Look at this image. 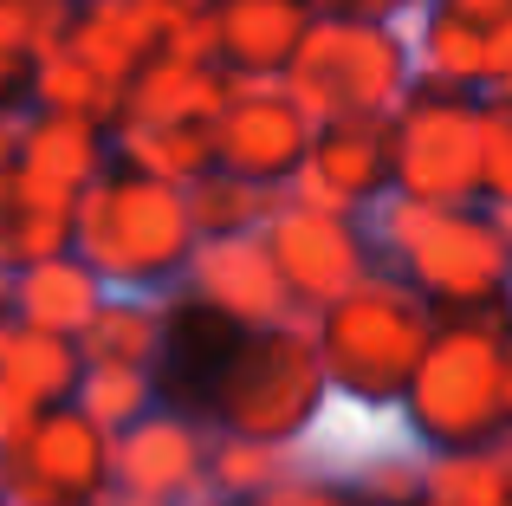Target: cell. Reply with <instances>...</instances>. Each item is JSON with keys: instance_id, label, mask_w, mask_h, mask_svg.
<instances>
[{"instance_id": "6da1fadb", "label": "cell", "mask_w": 512, "mask_h": 506, "mask_svg": "<svg viewBox=\"0 0 512 506\" xmlns=\"http://www.w3.org/2000/svg\"><path fill=\"white\" fill-rule=\"evenodd\" d=\"M247 364V325L221 305H175L169 325L156 331V357H150V390L156 403L208 416L227 396V383Z\"/></svg>"}]
</instances>
